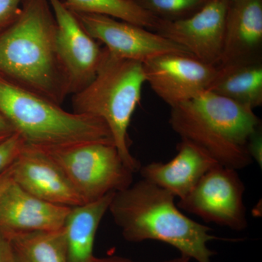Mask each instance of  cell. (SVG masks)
Instances as JSON below:
<instances>
[{"label": "cell", "instance_id": "6da1fadb", "mask_svg": "<svg viewBox=\"0 0 262 262\" xmlns=\"http://www.w3.org/2000/svg\"><path fill=\"white\" fill-rule=\"evenodd\" d=\"M56 40L49 0H23L18 17L0 31V75L61 105L70 91Z\"/></svg>", "mask_w": 262, "mask_h": 262}, {"label": "cell", "instance_id": "7a4b0ae2", "mask_svg": "<svg viewBox=\"0 0 262 262\" xmlns=\"http://www.w3.org/2000/svg\"><path fill=\"white\" fill-rule=\"evenodd\" d=\"M175 198L142 179L115 192L108 211L128 242L160 241L190 259L212 262L215 252L208 244L221 238L211 233L210 227L184 215L175 204Z\"/></svg>", "mask_w": 262, "mask_h": 262}, {"label": "cell", "instance_id": "3957f363", "mask_svg": "<svg viewBox=\"0 0 262 262\" xmlns=\"http://www.w3.org/2000/svg\"><path fill=\"white\" fill-rule=\"evenodd\" d=\"M0 113L26 145L52 149L87 142L114 143L103 120L61 105L0 75Z\"/></svg>", "mask_w": 262, "mask_h": 262}, {"label": "cell", "instance_id": "277c9868", "mask_svg": "<svg viewBox=\"0 0 262 262\" xmlns=\"http://www.w3.org/2000/svg\"><path fill=\"white\" fill-rule=\"evenodd\" d=\"M145 82L142 63L115 56L104 47L94 80L72 95L74 113L104 121L122 161L134 173L141 165L130 153L127 130Z\"/></svg>", "mask_w": 262, "mask_h": 262}, {"label": "cell", "instance_id": "5b68a950", "mask_svg": "<svg viewBox=\"0 0 262 262\" xmlns=\"http://www.w3.org/2000/svg\"><path fill=\"white\" fill-rule=\"evenodd\" d=\"M39 149L61 168L86 203L133 184L134 172L122 161L113 143L87 142Z\"/></svg>", "mask_w": 262, "mask_h": 262}, {"label": "cell", "instance_id": "8992f818", "mask_svg": "<svg viewBox=\"0 0 262 262\" xmlns=\"http://www.w3.org/2000/svg\"><path fill=\"white\" fill-rule=\"evenodd\" d=\"M245 185L237 170L221 165L207 171L192 190L179 200V209L208 223L242 231L248 226Z\"/></svg>", "mask_w": 262, "mask_h": 262}, {"label": "cell", "instance_id": "52a82bcc", "mask_svg": "<svg viewBox=\"0 0 262 262\" xmlns=\"http://www.w3.org/2000/svg\"><path fill=\"white\" fill-rule=\"evenodd\" d=\"M57 24V50L70 95L77 94L97 73L104 47L82 27L75 13L61 0H49Z\"/></svg>", "mask_w": 262, "mask_h": 262}, {"label": "cell", "instance_id": "ba28073f", "mask_svg": "<svg viewBox=\"0 0 262 262\" xmlns=\"http://www.w3.org/2000/svg\"><path fill=\"white\" fill-rule=\"evenodd\" d=\"M75 14L94 39L103 43L112 54L120 58L143 63L170 53L191 55L179 45L140 26L106 15Z\"/></svg>", "mask_w": 262, "mask_h": 262}, {"label": "cell", "instance_id": "9c48e42d", "mask_svg": "<svg viewBox=\"0 0 262 262\" xmlns=\"http://www.w3.org/2000/svg\"><path fill=\"white\" fill-rule=\"evenodd\" d=\"M230 0H208L188 18L160 20L155 32L184 48L200 61L220 65Z\"/></svg>", "mask_w": 262, "mask_h": 262}, {"label": "cell", "instance_id": "30bf717a", "mask_svg": "<svg viewBox=\"0 0 262 262\" xmlns=\"http://www.w3.org/2000/svg\"><path fill=\"white\" fill-rule=\"evenodd\" d=\"M217 67L178 53L162 55L143 63L146 82L170 108L206 91Z\"/></svg>", "mask_w": 262, "mask_h": 262}, {"label": "cell", "instance_id": "8fae6325", "mask_svg": "<svg viewBox=\"0 0 262 262\" xmlns=\"http://www.w3.org/2000/svg\"><path fill=\"white\" fill-rule=\"evenodd\" d=\"M169 123L182 140L195 146L222 166L237 170L252 163L247 146L231 140L190 100L170 108Z\"/></svg>", "mask_w": 262, "mask_h": 262}, {"label": "cell", "instance_id": "7c38bea8", "mask_svg": "<svg viewBox=\"0 0 262 262\" xmlns=\"http://www.w3.org/2000/svg\"><path fill=\"white\" fill-rule=\"evenodd\" d=\"M15 184L32 195L58 206L86 203L61 168L42 150L26 145L13 165Z\"/></svg>", "mask_w": 262, "mask_h": 262}, {"label": "cell", "instance_id": "4fadbf2b", "mask_svg": "<svg viewBox=\"0 0 262 262\" xmlns=\"http://www.w3.org/2000/svg\"><path fill=\"white\" fill-rule=\"evenodd\" d=\"M71 208L39 199L13 180L0 196V230L6 233L59 230Z\"/></svg>", "mask_w": 262, "mask_h": 262}, {"label": "cell", "instance_id": "5bb4252c", "mask_svg": "<svg viewBox=\"0 0 262 262\" xmlns=\"http://www.w3.org/2000/svg\"><path fill=\"white\" fill-rule=\"evenodd\" d=\"M177 151L170 161L153 162L139 170L143 179L182 200L201 177L219 163L188 141H181Z\"/></svg>", "mask_w": 262, "mask_h": 262}, {"label": "cell", "instance_id": "9a60e30c", "mask_svg": "<svg viewBox=\"0 0 262 262\" xmlns=\"http://www.w3.org/2000/svg\"><path fill=\"white\" fill-rule=\"evenodd\" d=\"M262 0L229 2L220 65L261 58Z\"/></svg>", "mask_w": 262, "mask_h": 262}, {"label": "cell", "instance_id": "2e32d148", "mask_svg": "<svg viewBox=\"0 0 262 262\" xmlns=\"http://www.w3.org/2000/svg\"><path fill=\"white\" fill-rule=\"evenodd\" d=\"M114 194L71 208L63 227L67 262H94L96 233Z\"/></svg>", "mask_w": 262, "mask_h": 262}, {"label": "cell", "instance_id": "e0dca14e", "mask_svg": "<svg viewBox=\"0 0 262 262\" xmlns=\"http://www.w3.org/2000/svg\"><path fill=\"white\" fill-rule=\"evenodd\" d=\"M190 101L203 116L239 145L247 146L250 137L259 127V119L252 108L211 91H203Z\"/></svg>", "mask_w": 262, "mask_h": 262}, {"label": "cell", "instance_id": "ac0fdd59", "mask_svg": "<svg viewBox=\"0 0 262 262\" xmlns=\"http://www.w3.org/2000/svg\"><path fill=\"white\" fill-rule=\"evenodd\" d=\"M206 91L254 110L262 105L261 58L219 65Z\"/></svg>", "mask_w": 262, "mask_h": 262}, {"label": "cell", "instance_id": "d6986e66", "mask_svg": "<svg viewBox=\"0 0 262 262\" xmlns=\"http://www.w3.org/2000/svg\"><path fill=\"white\" fill-rule=\"evenodd\" d=\"M4 233L9 239L16 262H67L63 228Z\"/></svg>", "mask_w": 262, "mask_h": 262}, {"label": "cell", "instance_id": "ffe728a7", "mask_svg": "<svg viewBox=\"0 0 262 262\" xmlns=\"http://www.w3.org/2000/svg\"><path fill=\"white\" fill-rule=\"evenodd\" d=\"M63 3L74 13L106 15L153 32L161 20L134 0H65Z\"/></svg>", "mask_w": 262, "mask_h": 262}, {"label": "cell", "instance_id": "44dd1931", "mask_svg": "<svg viewBox=\"0 0 262 262\" xmlns=\"http://www.w3.org/2000/svg\"><path fill=\"white\" fill-rule=\"evenodd\" d=\"M158 18L165 20L188 18L201 9L208 0H134Z\"/></svg>", "mask_w": 262, "mask_h": 262}, {"label": "cell", "instance_id": "7402d4cb", "mask_svg": "<svg viewBox=\"0 0 262 262\" xmlns=\"http://www.w3.org/2000/svg\"><path fill=\"white\" fill-rule=\"evenodd\" d=\"M24 146L25 143L17 133L0 144V173L14 163Z\"/></svg>", "mask_w": 262, "mask_h": 262}, {"label": "cell", "instance_id": "603a6c76", "mask_svg": "<svg viewBox=\"0 0 262 262\" xmlns=\"http://www.w3.org/2000/svg\"><path fill=\"white\" fill-rule=\"evenodd\" d=\"M23 0H0V31L18 17Z\"/></svg>", "mask_w": 262, "mask_h": 262}, {"label": "cell", "instance_id": "cb8c5ba5", "mask_svg": "<svg viewBox=\"0 0 262 262\" xmlns=\"http://www.w3.org/2000/svg\"><path fill=\"white\" fill-rule=\"evenodd\" d=\"M261 133L258 127L257 130L250 137L248 141L247 148L252 159L255 158L258 163H261Z\"/></svg>", "mask_w": 262, "mask_h": 262}, {"label": "cell", "instance_id": "d4e9b609", "mask_svg": "<svg viewBox=\"0 0 262 262\" xmlns=\"http://www.w3.org/2000/svg\"><path fill=\"white\" fill-rule=\"evenodd\" d=\"M0 262H16L9 239L0 230Z\"/></svg>", "mask_w": 262, "mask_h": 262}, {"label": "cell", "instance_id": "484cf974", "mask_svg": "<svg viewBox=\"0 0 262 262\" xmlns=\"http://www.w3.org/2000/svg\"><path fill=\"white\" fill-rule=\"evenodd\" d=\"M190 258H188L187 256H183L180 255L179 257L172 258V259L167 260V261L163 262H189ZM94 262H138L133 261L130 258L122 257V256H106V257L97 258L96 257Z\"/></svg>", "mask_w": 262, "mask_h": 262}, {"label": "cell", "instance_id": "4316f807", "mask_svg": "<svg viewBox=\"0 0 262 262\" xmlns=\"http://www.w3.org/2000/svg\"><path fill=\"white\" fill-rule=\"evenodd\" d=\"M15 134V131L11 124L0 113V144Z\"/></svg>", "mask_w": 262, "mask_h": 262}, {"label": "cell", "instance_id": "83f0119b", "mask_svg": "<svg viewBox=\"0 0 262 262\" xmlns=\"http://www.w3.org/2000/svg\"><path fill=\"white\" fill-rule=\"evenodd\" d=\"M13 163L10 165L9 168H7L6 170L0 173V196L10 183L13 182Z\"/></svg>", "mask_w": 262, "mask_h": 262}, {"label": "cell", "instance_id": "f1b7e54d", "mask_svg": "<svg viewBox=\"0 0 262 262\" xmlns=\"http://www.w3.org/2000/svg\"><path fill=\"white\" fill-rule=\"evenodd\" d=\"M230 1H233V0H230Z\"/></svg>", "mask_w": 262, "mask_h": 262}]
</instances>
